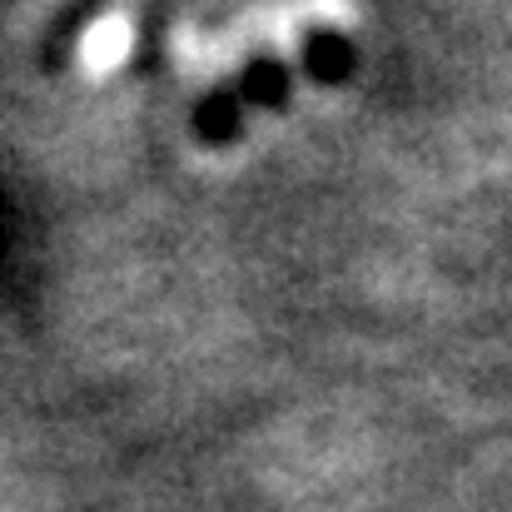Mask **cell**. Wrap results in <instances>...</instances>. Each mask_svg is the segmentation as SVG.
<instances>
[{
	"label": "cell",
	"mask_w": 512,
	"mask_h": 512,
	"mask_svg": "<svg viewBox=\"0 0 512 512\" xmlns=\"http://www.w3.org/2000/svg\"><path fill=\"white\" fill-rule=\"evenodd\" d=\"M135 55V20L125 10H105L85 25L80 35V75L90 80H110L115 70H125V60Z\"/></svg>",
	"instance_id": "1"
}]
</instances>
